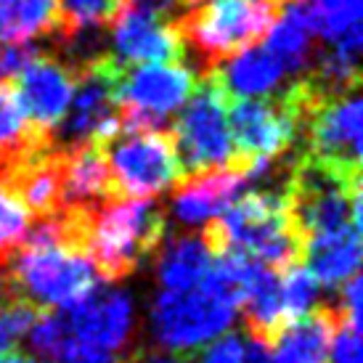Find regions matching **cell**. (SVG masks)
Here are the masks:
<instances>
[{
	"mask_svg": "<svg viewBox=\"0 0 363 363\" xmlns=\"http://www.w3.org/2000/svg\"><path fill=\"white\" fill-rule=\"evenodd\" d=\"M337 305H315L289 321L271 342L273 363H326L334 332L342 323Z\"/></svg>",
	"mask_w": 363,
	"mask_h": 363,
	"instance_id": "4fadbf2b",
	"label": "cell"
},
{
	"mask_svg": "<svg viewBox=\"0 0 363 363\" xmlns=\"http://www.w3.org/2000/svg\"><path fill=\"white\" fill-rule=\"evenodd\" d=\"M101 149L122 199L154 196L183 181L170 130H120Z\"/></svg>",
	"mask_w": 363,
	"mask_h": 363,
	"instance_id": "8992f818",
	"label": "cell"
},
{
	"mask_svg": "<svg viewBox=\"0 0 363 363\" xmlns=\"http://www.w3.org/2000/svg\"><path fill=\"white\" fill-rule=\"evenodd\" d=\"M189 99H191L189 106L183 109V114L170 128L183 178L210 170H223V167L239 170L231 133H228V104H231V99L223 91L215 72L202 74V80L194 85V93Z\"/></svg>",
	"mask_w": 363,
	"mask_h": 363,
	"instance_id": "277c9868",
	"label": "cell"
},
{
	"mask_svg": "<svg viewBox=\"0 0 363 363\" xmlns=\"http://www.w3.org/2000/svg\"><path fill=\"white\" fill-rule=\"evenodd\" d=\"M32 212L21 204V199L0 181V255L13 252L32 225Z\"/></svg>",
	"mask_w": 363,
	"mask_h": 363,
	"instance_id": "d4e9b609",
	"label": "cell"
},
{
	"mask_svg": "<svg viewBox=\"0 0 363 363\" xmlns=\"http://www.w3.org/2000/svg\"><path fill=\"white\" fill-rule=\"evenodd\" d=\"M247 363H273L271 345L260 342V340H247Z\"/></svg>",
	"mask_w": 363,
	"mask_h": 363,
	"instance_id": "83f0119b",
	"label": "cell"
},
{
	"mask_svg": "<svg viewBox=\"0 0 363 363\" xmlns=\"http://www.w3.org/2000/svg\"><path fill=\"white\" fill-rule=\"evenodd\" d=\"M30 345H32V350L40 355L43 361L59 363L61 358L67 355V350L74 345L69 326H67V318H64V313H56V311L43 313L40 318L32 323Z\"/></svg>",
	"mask_w": 363,
	"mask_h": 363,
	"instance_id": "603a6c76",
	"label": "cell"
},
{
	"mask_svg": "<svg viewBox=\"0 0 363 363\" xmlns=\"http://www.w3.org/2000/svg\"><path fill=\"white\" fill-rule=\"evenodd\" d=\"M196 363H247V345L242 334H225L196 355Z\"/></svg>",
	"mask_w": 363,
	"mask_h": 363,
	"instance_id": "484cf974",
	"label": "cell"
},
{
	"mask_svg": "<svg viewBox=\"0 0 363 363\" xmlns=\"http://www.w3.org/2000/svg\"><path fill=\"white\" fill-rule=\"evenodd\" d=\"M157 279L164 286V292H191L194 286H199L204 273L210 268L212 255L207 252L202 236L191 233H178L170 242L160 244L157 250Z\"/></svg>",
	"mask_w": 363,
	"mask_h": 363,
	"instance_id": "2e32d148",
	"label": "cell"
},
{
	"mask_svg": "<svg viewBox=\"0 0 363 363\" xmlns=\"http://www.w3.org/2000/svg\"><path fill=\"white\" fill-rule=\"evenodd\" d=\"M215 72L223 91L228 93V99H252V96H265L271 93L279 82L286 77L281 61L276 59L265 45H250L223 61Z\"/></svg>",
	"mask_w": 363,
	"mask_h": 363,
	"instance_id": "5bb4252c",
	"label": "cell"
},
{
	"mask_svg": "<svg viewBox=\"0 0 363 363\" xmlns=\"http://www.w3.org/2000/svg\"><path fill=\"white\" fill-rule=\"evenodd\" d=\"M59 21V0H0V43L6 45L53 38Z\"/></svg>",
	"mask_w": 363,
	"mask_h": 363,
	"instance_id": "d6986e66",
	"label": "cell"
},
{
	"mask_svg": "<svg viewBox=\"0 0 363 363\" xmlns=\"http://www.w3.org/2000/svg\"><path fill=\"white\" fill-rule=\"evenodd\" d=\"M43 313L35 303L16 292V286L6 279V271L0 273V353L16 350V345L24 334H30L32 323Z\"/></svg>",
	"mask_w": 363,
	"mask_h": 363,
	"instance_id": "ffe728a7",
	"label": "cell"
},
{
	"mask_svg": "<svg viewBox=\"0 0 363 363\" xmlns=\"http://www.w3.org/2000/svg\"><path fill=\"white\" fill-rule=\"evenodd\" d=\"M6 279L40 311L67 308L101 284L88 255L59 244H19L6 265Z\"/></svg>",
	"mask_w": 363,
	"mask_h": 363,
	"instance_id": "3957f363",
	"label": "cell"
},
{
	"mask_svg": "<svg viewBox=\"0 0 363 363\" xmlns=\"http://www.w3.org/2000/svg\"><path fill=\"white\" fill-rule=\"evenodd\" d=\"M59 363H128V358H111V353H104V350L74 342Z\"/></svg>",
	"mask_w": 363,
	"mask_h": 363,
	"instance_id": "4316f807",
	"label": "cell"
},
{
	"mask_svg": "<svg viewBox=\"0 0 363 363\" xmlns=\"http://www.w3.org/2000/svg\"><path fill=\"white\" fill-rule=\"evenodd\" d=\"M313 38L315 35L311 30V19H308L305 3H292L284 11H279L273 27L268 30L265 48L281 61L286 74L300 77L305 72H311L313 59H315Z\"/></svg>",
	"mask_w": 363,
	"mask_h": 363,
	"instance_id": "e0dca14e",
	"label": "cell"
},
{
	"mask_svg": "<svg viewBox=\"0 0 363 363\" xmlns=\"http://www.w3.org/2000/svg\"><path fill=\"white\" fill-rule=\"evenodd\" d=\"M167 218L149 199H120L93 215L85 255L101 281H120L141 268L164 242Z\"/></svg>",
	"mask_w": 363,
	"mask_h": 363,
	"instance_id": "7a4b0ae2",
	"label": "cell"
},
{
	"mask_svg": "<svg viewBox=\"0 0 363 363\" xmlns=\"http://www.w3.org/2000/svg\"><path fill=\"white\" fill-rule=\"evenodd\" d=\"M279 16L273 0H212L186 11L178 19L183 38V59L196 64L199 77L218 69L239 51L268 35Z\"/></svg>",
	"mask_w": 363,
	"mask_h": 363,
	"instance_id": "6da1fadb",
	"label": "cell"
},
{
	"mask_svg": "<svg viewBox=\"0 0 363 363\" xmlns=\"http://www.w3.org/2000/svg\"><path fill=\"white\" fill-rule=\"evenodd\" d=\"M303 262L311 265L313 279L326 286H340L358 273L361 262V228L318 233L305 244Z\"/></svg>",
	"mask_w": 363,
	"mask_h": 363,
	"instance_id": "9a60e30c",
	"label": "cell"
},
{
	"mask_svg": "<svg viewBox=\"0 0 363 363\" xmlns=\"http://www.w3.org/2000/svg\"><path fill=\"white\" fill-rule=\"evenodd\" d=\"M0 363H40L30 358V355H21L19 350H11V353H0Z\"/></svg>",
	"mask_w": 363,
	"mask_h": 363,
	"instance_id": "f546056e",
	"label": "cell"
},
{
	"mask_svg": "<svg viewBox=\"0 0 363 363\" xmlns=\"http://www.w3.org/2000/svg\"><path fill=\"white\" fill-rule=\"evenodd\" d=\"M128 363H189L186 358H172V355H128Z\"/></svg>",
	"mask_w": 363,
	"mask_h": 363,
	"instance_id": "f1b7e54d",
	"label": "cell"
},
{
	"mask_svg": "<svg viewBox=\"0 0 363 363\" xmlns=\"http://www.w3.org/2000/svg\"><path fill=\"white\" fill-rule=\"evenodd\" d=\"M122 0H59V30L53 38H69L80 30L109 24Z\"/></svg>",
	"mask_w": 363,
	"mask_h": 363,
	"instance_id": "7402d4cb",
	"label": "cell"
},
{
	"mask_svg": "<svg viewBox=\"0 0 363 363\" xmlns=\"http://www.w3.org/2000/svg\"><path fill=\"white\" fill-rule=\"evenodd\" d=\"M236 308L207 292H162L152 305L154 340L164 350H194L231 329Z\"/></svg>",
	"mask_w": 363,
	"mask_h": 363,
	"instance_id": "52a82bcc",
	"label": "cell"
},
{
	"mask_svg": "<svg viewBox=\"0 0 363 363\" xmlns=\"http://www.w3.org/2000/svg\"><path fill=\"white\" fill-rule=\"evenodd\" d=\"M273 3H303V0H273Z\"/></svg>",
	"mask_w": 363,
	"mask_h": 363,
	"instance_id": "4dcf8cb0",
	"label": "cell"
},
{
	"mask_svg": "<svg viewBox=\"0 0 363 363\" xmlns=\"http://www.w3.org/2000/svg\"><path fill=\"white\" fill-rule=\"evenodd\" d=\"M305 9L313 35L323 43L337 40L350 27L361 24V0H313Z\"/></svg>",
	"mask_w": 363,
	"mask_h": 363,
	"instance_id": "44dd1931",
	"label": "cell"
},
{
	"mask_svg": "<svg viewBox=\"0 0 363 363\" xmlns=\"http://www.w3.org/2000/svg\"><path fill=\"white\" fill-rule=\"evenodd\" d=\"M111 56L122 67L141 64H170L183 59V38L178 21H170L143 9L133 0H122L111 16Z\"/></svg>",
	"mask_w": 363,
	"mask_h": 363,
	"instance_id": "ba28073f",
	"label": "cell"
},
{
	"mask_svg": "<svg viewBox=\"0 0 363 363\" xmlns=\"http://www.w3.org/2000/svg\"><path fill=\"white\" fill-rule=\"evenodd\" d=\"M56 152H59L61 207H104L109 202H120L122 196L114 186L99 143L85 141Z\"/></svg>",
	"mask_w": 363,
	"mask_h": 363,
	"instance_id": "8fae6325",
	"label": "cell"
},
{
	"mask_svg": "<svg viewBox=\"0 0 363 363\" xmlns=\"http://www.w3.org/2000/svg\"><path fill=\"white\" fill-rule=\"evenodd\" d=\"M21 109L35 130L51 141L53 128L67 114L74 93V69L56 51L35 53L13 77Z\"/></svg>",
	"mask_w": 363,
	"mask_h": 363,
	"instance_id": "9c48e42d",
	"label": "cell"
},
{
	"mask_svg": "<svg viewBox=\"0 0 363 363\" xmlns=\"http://www.w3.org/2000/svg\"><path fill=\"white\" fill-rule=\"evenodd\" d=\"M194 85V72L181 61L128 67L117 91L122 133L170 130V114L181 109Z\"/></svg>",
	"mask_w": 363,
	"mask_h": 363,
	"instance_id": "5b68a950",
	"label": "cell"
},
{
	"mask_svg": "<svg viewBox=\"0 0 363 363\" xmlns=\"http://www.w3.org/2000/svg\"><path fill=\"white\" fill-rule=\"evenodd\" d=\"M64 318L72 332V340L85 347L104 353L125 350L133 340L135 308L130 294L117 289H104L101 284L82 300L64 308Z\"/></svg>",
	"mask_w": 363,
	"mask_h": 363,
	"instance_id": "30bf717a",
	"label": "cell"
},
{
	"mask_svg": "<svg viewBox=\"0 0 363 363\" xmlns=\"http://www.w3.org/2000/svg\"><path fill=\"white\" fill-rule=\"evenodd\" d=\"M247 183L250 178L236 167L189 175L178 186H172L175 218L186 225H199V223L212 220L242 194Z\"/></svg>",
	"mask_w": 363,
	"mask_h": 363,
	"instance_id": "7c38bea8",
	"label": "cell"
},
{
	"mask_svg": "<svg viewBox=\"0 0 363 363\" xmlns=\"http://www.w3.org/2000/svg\"><path fill=\"white\" fill-rule=\"evenodd\" d=\"M45 149L51 141L30 125L13 80H0V170Z\"/></svg>",
	"mask_w": 363,
	"mask_h": 363,
	"instance_id": "ac0fdd59",
	"label": "cell"
},
{
	"mask_svg": "<svg viewBox=\"0 0 363 363\" xmlns=\"http://www.w3.org/2000/svg\"><path fill=\"white\" fill-rule=\"evenodd\" d=\"M286 276L281 279V308H284V323L300 318L305 313L315 308V297H318V281L313 279V273L300 265L286 268Z\"/></svg>",
	"mask_w": 363,
	"mask_h": 363,
	"instance_id": "cb8c5ba5",
	"label": "cell"
}]
</instances>
